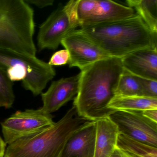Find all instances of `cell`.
<instances>
[{
  "instance_id": "6da1fadb",
  "label": "cell",
  "mask_w": 157,
  "mask_h": 157,
  "mask_svg": "<svg viewBox=\"0 0 157 157\" xmlns=\"http://www.w3.org/2000/svg\"><path fill=\"white\" fill-rule=\"evenodd\" d=\"M124 71L122 59L110 57L81 71L78 91L73 105L79 115L93 121L109 117V107Z\"/></svg>"
},
{
  "instance_id": "7a4b0ae2",
  "label": "cell",
  "mask_w": 157,
  "mask_h": 157,
  "mask_svg": "<svg viewBox=\"0 0 157 157\" xmlns=\"http://www.w3.org/2000/svg\"><path fill=\"white\" fill-rule=\"evenodd\" d=\"M80 29L110 57L122 59L140 49L157 48V33L136 13L124 20Z\"/></svg>"
},
{
  "instance_id": "3957f363",
  "label": "cell",
  "mask_w": 157,
  "mask_h": 157,
  "mask_svg": "<svg viewBox=\"0 0 157 157\" xmlns=\"http://www.w3.org/2000/svg\"><path fill=\"white\" fill-rule=\"evenodd\" d=\"M94 121L81 116L73 105L49 128L9 144L4 157H60L69 138Z\"/></svg>"
},
{
  "instance_id": "277c9868",
  "label": "cell",
  "mask_w": 157,
  "mask_h": 157,
  "mask_svg": "<svg viewBox=\"0 0 157 157\" xmlns=\"http://www.w3.org/2000/svg\"><path fill=\"white\" fill-rule=\"evenodd\" d=\"M33 10L25 0H0V49L36 56Z\"/></svg>"
},
{
  "instance_id": "5b68a950",
  "label": "cell",
  "mask_w": 157,
  "mask_h": 157,
  "mask_svg": "<svg viewBox=\"0 0 157 157\" xmlns=\"http://www.w3.org/2000/svg\"><path fill=\"white\" fill-rule=\"evenodd\" d=\"M0 66L7 69L12 82L22 81L24 88L34 95L43 93L56 71L48 63L15 51L0 49Z\"/></svg>"
},
{
  "instance_id": "8992f818",
  "label": "cell",
  "mask_w": 157,
  "mask_h": 157,
  "mask_svg": "<svg viewBox=\"0 0 157 157\" xmlns=\"http://www.w3.org/2000/svg\"><path fill=\"white\" fill-rule=\"evenodd\" d=\"M67 3L80 29L124 20L136 14L132 8L111 0H71Z\"/></svg>"
},
{
  "instance_id": "52a82bcc",
  "label": "cell",
  "mask_w": 157,
  "mask_h": 157,
  "mask_svg": "<svg viewBox=\"0 0 157 157\" xmlns=\"http://www.w3.org/2000/svg\"><path fill=\"white\" fill-rule=\"evenodd\" d=\"M54 124L52 115L44 113L40 108L17 111L2 122L1 126L4 141L9 145L40 133Z\"/></svg>"
},
{
  "instance_id": "ba28073f",
  "label": "cell",
  "mask_w": 157,
  "mask_h": 157,
  "mask_svg": "<svg viewBox=\"0 0 157 157\" xmlns=\"http://www.w3.org/2000/svg\"><path fill=\"white\" fill-rule=\"evenodd\" d=\"M78 26L69 9L66 5L59 6L40 26L37 38L38 48L56 50Z\"/></svg>"
},
{
  "instance_id": "9c48e42d",
  "label": "cell",
  "mask_w": 157,
  "mask_h": 157,
  "mask_svg": "<svg viewBox=\"0 0 157 157\" xmlns=\"http://www.w3.org/2000/svg\"><path fill=\"white\" fill-rule=\"evenodd\" d=\"M109 117L120 134L157 147V123L145 117L141 111L117 110Z\"/></svg>"
},
{
  "instance_id": "30bf717a",
  "label": "cell",
  "mask_w": 157,
  "mask_h": 157,
  "mask_svg": "<svg viewBox=\"0 0 157 157\" xmlns=\"http://www.w3.org/2000/svg\"><path fill=\"white\" fill-rule=\"evenodd\" d=\"M61 44L69 54L70 67H76L81 71L95 62L110 57L80 29L74 30L67 36Z\"/></svg>"
},
{
  "instance_id": "8fae6325",
  "label": "cell",
  "mask_w": 157,
  "mask_h": 157,
  "mask_svg": "<svg viewBox=\"0 0 157 157\" xmlns=\"http://www.w3.org/2000/svg\"><path fill=\"white\" fill-rule=\"evenodd\" d=\"M80 76V72L76 76L52 82L48 90L41 94L43 102L41 109L51 114L71 101L78 91Z\"/></svg>"
},
{
  "instance_id": "7c38bea8",
  "label": "cell",
  "mask_w": 157,
  "mask_h": 157,
  "mask_svg": "<svg viewBox=\"0 0 157 157\" xmlns=\"http://www.w3.org/2000/svg\"><path fill=\"white\" fill-rule=\"evenodd\" d=\"M121 59L124 69L132 74L157 81V48L140 49Z\"/></svg>"
},
{
  "instance_id": "4fadbf2b",
  "label": "cell",
  "mask_w": 157,
  "mask_h": 157,
  "mask_svg": "<svg viewBox=\"0 0 157 157\" xmlns=\"http://www.w3.org/2000/svg\"><path fill=\"white\" fill-rule=\"evenodd\" d=\"M96 121L74 133L67 140L60 157H94Z\"/></svg>"
},
{
  "instance_id": "5bb4252c",
  "label": "cell",
  "mask_w": 157,
  "mask_h": 157,
  "mask_svg": "<svg viewBox=\"0 0 157 157\" xmlns=\"http://www.w3.org/2000/svg\"><path fill=\"white\" fill-rule=\"evenodd\" d=\"M116 124L107 117L96 121L94 157H111L117 147L119 135Z\"/></svg>"
},
{
  "instance_id": "9a60e30c",
  "label": "cell",
  "mask_w": 157,
  "mask_h": 157,
  "mask_svg": "<svg viewBox=\"0 0 157 157\" xmlns=\"http://www.w3.org/2000/svg\"><path fill=\"white\" fill-rule=\"evenodd\" d=\"M109 107L117 110L142 111L157 109V98L144 96H115Z\"/></svg>"
},
{
  "instance_id": "2e32d148",
  "label": "cell",
  "mask_w": 157,
  "mask_h": 157,
  "mask_svg": "<svg viewBox=\"0 0 157 157\" xmlns=\"http://www.w3.org/2000/svg\"><path fill=\"white\" fill-rule=\"evenodd\" d=\"M126 2L151 31L157 33V0H127Z\"/></svg>"
},
{
  "instance_id": "e0dca14e",
  "label": "cell",
  "mask_w": 157,
  "mask_h": 157,
  "mask_svg": "<svg viewBox=\"0 0 157 157\" xmlns=\"http://www.w3.org/2000/svg\"><path fill=\"white\" fill-rule=\"evenodd\" d=\"M117 147L132 157H157V147L119 133Z\"/></svg>"
},
{
  "instance_id": "ac0fdd59",
  "label": "cell",
  "mask_w": 157,
  "mask_h": 157,
  "mask_svg": "<svg viewBox=\"0 0 157 157\" xmlns=\"http://www.w3.org/2000/svg\"><path fill=\"white\" fill-rule=\"evenodd\" d=\"M142 96L137 77L124 69L118 82L115 96Z\"/></svg>"
},
{
  "instance_id": "d6986e66",
  "label": "cell",
  "mask_w": 157,
  "mask_h": 157,
  "mask_svg": "<svg viewBox=\"0 0 157 157\" xmlns=\"http://www.w3.org/2000/svg\"><path fill=\"white\" fill-rule=\"evenodd\" d=\"M14 101L13 82L9 78L7 69L0 66V107L10 108Z\"/></svg>"
},
{
  "instance_id": "ffe728a7",
  "label": "cell",
  "mask_w": 157,
  "mask_h": 157,
  "mask_svg": "<svg viewBox=\"0 0 157 157\" xmlns=\"http://www.w3.org/2000/svg\"><path fill=\"white\" fill-rule=\"evenodd\" d=\"M137 77L141 86L142 96L157 98V81Z\"/></svg>"
},
{
  "instance_id": "44dd1931",
  "label": "cell",
  "mask_w": 157,
  "mask_h": 157,
  "mask_svg": "<svg viewBox=\"0 0 157 157\" xmlns=\"http://www.w3.org/2000/svg\"><path fill=\"white\" fill-rule=\"evenodd\" d=\"M70 56L67 49L59 50L56 52L51 57L48 64L52 66H61L68 64Z\"/></svg>"
},
{
  "instance_id": "7402d4cb",
  "label": "cell",
  "mask_w": 157,
  "mask_h": 157,
  "mask_svg": "<svg viewBox=\"0 0 157 157\" xmlns=\"http://www.w3.org/2000/svg\"><path fill=\"white\" fill-rule=\"evenodd\" d=\"M25 1L29 4H33L41 9L52 6L54 2V0H25Z\"/></svg>"
},
{
  "instance_id": "603a6c76",
  "label": "cell",
  "mask_w": 157,
  "mask_h": 157,
  "mask_svg": "<svg viewBox=\"0 0 157 157\" xmlns=\"http://www.w3.org/2000/svg\"><path fill=\"white\" fill-rule=\"evenodd\" d=\"M144 116L157 123V109H149L141 111Z\"/></svg>"
},
{
  "instance_id": "cb8c5ba5",
  "label": "cell",
  "mask_w": 157,
  "mask_h": 157,
  "mask_svg": "<svg viewBox=\"0 0 157 157\" xmlns=\"http://www.w3.org/2000/svg\"><path fill=\"white\" fill-rule=\"evenodd\" d=\"M111 157H132L124 151L117 147Z\"/></svg>"
},
{
  "instance_id": "d4e9b609",
  "label": "cell",
  "mask_w": 157,
  "mask_h": 157,
  "mask_svg": "<svg viewBox=\"0 0 157 157\" xmlns=\"http://www.w3.org/2000/svg\"><path fill=\"white\" fill-rule=\"evenodd\" d=\"M7 144L0 137V157H4Z\"/></svg>"
}]
</instances>
